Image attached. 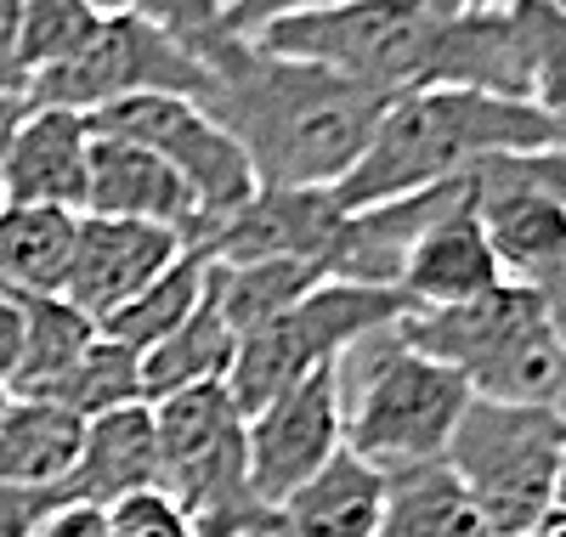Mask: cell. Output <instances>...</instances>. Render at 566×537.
Wrapping results in <instances>:
<instances>
[{"label":"cell","instance_id":"cell-33","mask_svg":"<svg viewBox=\"0 0 566 537\" xmlns=\"http://www.w3.org/2000/svg\"><path fill=\"white\" fill-rule=\"evenodd\" d=\"M323 7H340V0H221L227 29L239 40H255L261 29L283 23V18H301V12H323Z\"/></svg>","mask_w":566,"mask_h":537},{"label":"cell","instance_id":"cell-41","mask_svg":"<svg viewBox=\"0 0 566 537\" xmlns=\"http://www.w3.org/2000/svg\"><path fill=\"white\" fill-rule=\"evenodd\" d=\"M80 7H91V12H103V18H114V12H130V0H80Z\"/></svg>","mask_w":566,"mask_h":537},{"label":"cell","instance_id":"cell-3","mask_svg":"<svg viewBox=\"0 0 566 537\" xmlns=\"http://www.w3.org/2000/svg\"><path fill=\"white\" fill-rule=\"evenodd\" d=\"M397 334L431 362L453 368L476 402L566 408V351L533 283H499L470 306L408 312Z\"/></svg>","mask_w":566,"mask_h":537},{"label":"cell","instance_id":"cell-9","mask_svg":"<svg viewBox=\"0 0 566 537\" xmlns=\"http://www.w3.org/2000/svg\"><path fill=\"white\" fill-rule=\"evenodd\" d=\"M205 91H210V69L199 57H187L170 34L142 23L136 12H114L103 18L97 40L74 63L34 74L23 96L34 108L97 114L130 103V96H193V103H205Z\"/></svg>","mask_w":566,"mask_h":537},{"label":"cell","instance_id":"cell-37","mask_svg":"<svg viewBox=\"0 0 566 537\" xmlns=\"http://www.w3.org/2000/svg\"><path fill=\"white\" fill-rule=\"evenodd\" d=\"M18 362H23V301L0 288V385L7 390L18 379Z\"/></svg>","mask_w":566,"mask_h":537},{"label":"cell","instance_id":"cell-7","mask_svg":"<svg viewBox=\"0 0 566 537\" xmlns=\"http://www.w3.org/2000/svg\"><path fill=\"white\" fill-rule=\"evenodd\" d=\"M408 295L402 288H363V283H335L323 277L306 301H295L277 323L255 328L250 339H239V357H232L227 390L239 413L250 419L261 402H272L277 390H290L295 379L340 362L346 351H357L368 334L397 328L408 317Z\"/></svg>","mask_w":566,"mask_h":537},{"label":"cell","instance_id":"cell-2","mask_svg":"<svg viewBox=\"0 0 566 537\" xmlns=\"http://www.w3.org/2000/svg\"><path fill=\"white\" fill-rule=\"evenodd\" d=\"M555 141V125L533 103H504L482 91H402L386 103L352 176L335 187V204L346 215L391 204L408 192L459 181L493 154H538Z\"/></svg>","mask_w":566,"mask_h":537},{"label":"cell","instance_id":"cell-26","mask_svg":"<svg viewBox=\"0 0 566 537\" xmlns=\"http://www.w3.org/2000/svg\"><path fill=\"white\" fill-rule=\"evenodd\" d=\"M210 283H216L227 328L239 339H250L255 328L277 323L295 301H306L323 283V272L306 261H250V266H216L210 261Z\"/></svg>","mask_w":566,"mask_h":537},{"label":"cell","instance_id":"cell-5","mask_svg":"<svg viewBox=\"0 0 566 537\" xmlns=\"http://www.w3.org/2000/svg\"><path fill=\"white\" fill-rule=\"evenodd\" d=\"M165 493L193 520V537H272V509L250 486V419L227 379L154 402Z\"/></svg>","mask_w":566,"mask_h":537},{"label":"cell","instance_id":"cell-17","mask_svg":"<svg viewBox=\"0 0 566 537\" xmlns=\"http://www.w3.org/2000/svg\"><path fill=\"white\" fill-rule=\"evenodd\" d=\"M499 283H510V277L493 255L488 232H482V215L470 204V192H464V204H453L442 221H431L419 232V243L402 261V277H397V288L408 295L413 312L470 306V301L493 295Z\"/></svg>","mask_w":566,"mask_h":537},{"label":"cell","instance_id":"cell-39","mask_svg":"<svg viewBox=\"0 0 566 537\" xmlns=\"http://www.w3.org/2000/svg\"><path fill=\"white\" fill-rule=\"evenodd\" d=\"M23 108H29V96H0V204H7V141H12Z\"/></svg>","mask_w":566,"mask_h":537},{"label":"cell","instance_id":"cell-30","mask_svg":"<svg viewBox=\"0 0 566 537\" xmlns=\"http://www.w3.org/2000/svg\"><path fill=\"white\" fill-rule=\"evenodd\" d=\"M130 12L142 23H154L159 34H170L181 52L199 57L205 69H216L232 45H239V34L227 29L221 0H130Z\"/></svg>","mask_w":566,"mask_h":537},{"label":"cell","instance_id":"cell-43","mask_svg":"<svg viewBox=\"0 0 566 537\" xmlns=\"http://www.w3.org/2000/svg\"><path fill=\"white\" fill-rule=\"evenodd\" d=\"M560 509H566V464H560Z\"/></svg>","mask_w":566,"mask_h":537},{"label":"cell","instance_id":"cell-6","mask_svg":"<svg viewBox=\"0 0 566 537\" xmlns=\"http://www.w3.org/2000/svg\"><path fill=\"white\" fill-rule=\"evenodd\" d=\"M442 459L464 481V493L476 498L493 537H527L538 520L560 509L566 408L470 397Z\"/></svg>","mask_w":566,"mask_h":537},{"label":"cell","instance_id":"cell-34","mask_svg":"<svg viewBox=\"0 0 566 537\" xmlns=\"http://www.w3.org/2000/svg\"><path fill=\"white\" fill-rule=\"evenodd\" d=\"M52 509H57V493H40V486H0V537H34Z\"/></svg>","mask_w":566,"mask_h":537},{"label":"cell","instance_id":"cell-22","mask_svg":"<svg viewBox=\"0 0 566 537\" xmlns=\"http://www.w3.org/2000/svg\"><path fill=\"white\" fill-rule=\"evenodd\" d=\"M85 442V419L45 397H12L0 419V486H40L57 493Z\"/></svg>","mask_w":566,"mask_h":537},{"label":"cell","instance_id":"cell-25","mask_svg":"<svg viewBox=\"0 0 566 537\" xmlns=\"http://www.w3.org/2000/svg\"><path fill=\"white\" fill-rule=\"evenodd\" d=\"M23 301V362L12 379V397H45L63 373L80 368V357L97 346V323L63 295H18Z\"/></svg>","mask_w":566,"mask_h":537},{"label":"cell","instance_id":"cell-20","mask_svg":"<svg viewBox=\"0 0 566 537\" xmlns=\"http://www.w3.org/2000/svg\"><path fill=\"white\" fill-rule=\"evenodd\" d=\"M386 470L340 448L272 509V537H380Z\"/></svg>","mask_w":566,"mask_h":537},{"label":"cell","instance_id":"cell-40","mask_svg":"<svg viewBox=\"0 0 566 537\" xmlns=\"http://www.w3.org/2000/svg\"><path fill=\"white\" fill-rule=\"evenodd\" d=\"M527 537H566V509H555L549 520H538V526H533Z\"/></svg>","mask_w":566,"mask_h":537},{"label":"cell","instance_id":"cell-35","mask_svg":"<svg viewBox=\"0 0 566 537\" xmlns=\"http://www.w3.org/2000/svg\"><path fill=\"white\" fill-rule=\"evenodd\" d=\"M23 7L29 0H0V96H23V57H18V40H23Z\"/></svg>","mask_w":566,"mask_h":537},{"label":"cell","instance_id":"cell-36","mask_svg":"<svg viewBox=\"0 0 566 537\" xmlns=\"http://www.w3.org/2000/svg\"><path fill=\"white\" fill-rule=\"evenodd\" d=\"M34 537H114L108 509H91V504H57L52 515L40 520Z\"/></svg>","mask_w":566,"mask_h":537},{"label":"cell","instance_id":"cell-44","mask_svg":"<svg viewBox=\"0 0 566 537\" xmlns=\"http://www.w3.org/2000/svg\"><path fill=\"white\" fill-rule=\"evenodd\" d=\"M476 7H504V0H476Z\"/></svg>","mask_w":566,"mask_h":537},{"label":"cell","instance_id":"cell-23","mask_svg":"<svg viewBox=\"0 0 566 537\" xmlns=\"http://www.w3.org/2000/svg\"><path fill=\"white\" fill-rule=\"evenodd\" d=\"M232 357H239V334L227 328L221 301H216V283L205 277L199 306L181 317L176 334H165L159 346L142 357V402L154 408V402L176 397V390H193V385L227 379V373H232Z\"/></svg>","mask_w":566,"mask_h":537},{"label":"cell","instance_id":"cell-19","mask_svg":"<svg viewBox=\"0 0 566 537\" xmlns=\"http://www.w3.org/2000/svg\"><path fill=\"white\" fill-rule=\"evenodd\" d=\"M85 165H91L85 114L29 103L7 141V204H45L85 215Z\"/></svg>","mask_w":566,"mask_h":537},{"label":"cell","instance_id":"cell-45","mask_svg":"<svg viewBox=\"0 0 566 537\" xmlns=\"http://www.w3.org/2000/svg\"><path fill=\"white\" fill-rule=\"evenodd\" d=\"M555 7H560V12H566V0H555Z\"/></svg>","mask_w":566,"mask_h":537},{"label":"cell","instance_id":"cell-42","mask_svg":"<svg viewBox=\"0 0 566 537\" xmlns=\"http://www.w3.org/2000/svg\"><path fill=\"white\" fill-rule=\"evenodd\" d=\"M7 408H12V390H7V385H0V419H7Z\"/></svg>","mask_w":566,"mask_h":537},{"label":"cell","instance_id":"cell-10","mask_svg":"<svg viewBox=\"0 0 566 537\" xmlns=\"http://www.w3.org/2000/svg\"><path fill=\"white\" fill-rule=\"evenodd\" d=\"M85 125L97 136L136 141V148H148L154 159H165L187 187H193L205 215L239 210L255 192V176H250V159L239 154V141H232L193 96H130V103L85 114Z\"/></svg>","mask_w":566,"mask_h":537},{"label":"cell","instance_id":"cell-28","mask_svg":"<svg viewBox=\"0 0 566 537\" xmlns=\"http://www.w3.org/2000/svg\"><path fill=\"white\" fill-rule=\"evenodd\" d=\"M45 402H63L80 419H103L114 408H130V402H142V357L97 334V346L80 357L74 373H63L45 390Z\"/></svg>","mask_w":566,"mask_h":537},{"label":"cell","instance_id":"cell-11","mask_svg":"<svg viewBox=\"0 0 566 537\" xmlns=\"http://www.w3.org/2000/svg\"><path fill=\"white\" fill-rule=\"evenodd\" d=\"M346 448V385L340 362H328L250 413V486L277 509L306 475H317Z\"/></svg>","mask_w":566,"mask_h":537},{"label":"cell","instance_id":"cell-24","mask_svg":"<svg viewBox=\"0 0 566 537\" xmlns=\"http://www.w3.org/2000/svg\"><path fill=\"white\" fill-rule=\"evenodd\" d=\"M74 210L0 204V288L7 295H63L74 266Z\"/></svg>","mask_w":566,"mask_h":537},{"label":"cell","instance_id":"cell-27","mask_svg":"<svg viewBox=\"0 0 566 537\" xmlns=\"http://www.w3.org/2000/svg\"><path fill=\"white\" fill-rule=\"evenodd\" d=\"M205 277H210V261L205 255H193L187 250L154 288H142V295L130 301V306H119L114 317H103L97 328H103V339H114V346H125V351H136V357H148L165 334H176L181 328V317L199 306V295H205Z\"/></svg>","mask_w":566,"mask_h":537},{"label":"cell","instance_id":"cell-15","mask_svg":"<svg viewBox=\"0 0 566 537\" xmlns=\"http://www.w3.org/2000/svg\"><path fill=\"white\" fill-rule=\"evenodd\" d=\"M85 215H114V221H148L176 232L181 243L199 232L205 210L165 159L119 136L91 130V165H85Z\"/></svg>","mask_w":566,"mask_h":537},{"label":"cell","instance_id":"cell-31","mask_svg":"<svg viewBox=\"0 0 566 537\" xmlns=\"http://www.w3.org/2000/svg\"><path fill=\"white\" fill-rule=\"evenodd\" d=\"M533 23V108L566 141V12L555 0H522Z\"/></svg>","mask_w":566,"mask_h":537},{"label":"cell","instance_id":"cell-32","mask_svg":"<svg viewBox=\"0 0 566 537\" xmlns=\"http://www.w3.org/2000/svg\"><path fill=\"white\" fill-rule=\"evenodd\" d=\"M108 526H114V537H193V520L181 515V504L165 493V486L114 504L108 509Z\"/></svg>","mask_w":566,"mask_h":537},{"label":"cell","instance_id":"cell-13","mask_svg":"<svg viewBox=\"0 0 566 537\" xmlns=\"http://www.w3.org/2000/svg\"><path fill=\"white\" fill-rule=\"evenodd\" d=\"M413 91H482L504 103H533V23L522 0L464 7L431 40Z\"/></svg>","mask_w":566,"mask_h":537},{"label":"cell","instance_id":"cell-18","mask_svg":"<svg viewBox=\"0 0 566 537\" xmlns=\"http://www.w3.org/2000/svg\"><path fill=\"white\" fill-rule=\"evenodd\" d=\"M165 486L159 475V430H154V408L130 402L114 408L103 419H85V442L74 470L57 486V504H91V509H114L136 493Z\"/></svg>","mask_w":566,"mask_h":537},{"label":"cell","instance_id":"cell-38","mask_svg":"<svg viewBox=\"0 0 566 537\" xmlns=\"http://www.w3.org/2000/svg\"><path fill=\"white\" fill-rule=\"evenodd\" d=\"M533 288H538L544 317H549V328H555V339H560V351H566V255H560L549 272H538Z\"/></svg>","mask_w":566,"mask_h":537},{"label":"cell","instance_id":"cell-21","mask_svg":"<svg viewBox=\"0 0 566 537\" xmlns=\"http://www.w3.org/2000/svg\"><path fill=\"white\" fill-rule=\"evenodd\" d=\"M380 537H493L476 498L464 493L448 459H424L386 470V515Z\"/></svg>","mask_w":566,"mask_h":537},{"label":"cell","instance_id":"cell-8","mask_svg":"<svg viewBox=\"0 0 566 537\" xmlns=\"http://www.w3.org/2000/svg\"><path fill=\"white\" fill-rule=\"evenodd\" d=\"M437 29L442 18H431L419 0H340V7L301 12L261 29L255 45L295 63H317L380 96H402L419 85Z\"/></svg>","mask_w":566,"mask_h":537},{"label":"cell","instance_id":"cell-16","mask_svg":"<svg viewBox=\"0 0 566 537\" xmlns=\"http://www.w3.org/2000/svg\"><path fill=\"white\" fill-rule=\"evenodd\" d=\"M470 181H442V187H424V192H408V199H391V204H368V210H352L335 232L323 255V277L335 283H363V288H397L402 277V261L419 243V232L442 221L453 204H464Z\"/></svg>","mask_w":566,"mask_h":537},{"label":"cell","instance_id":"cell-12","mask_svg":"<svg viewBox=\"0 0 566 537\" xmlns=\"http://www.w3.org/2000/svg\"><path fill=\"white\" fill-rule=\"evenodd\" d=\"M346 210L335 192H277L255 187L239 210L205 215L187 250L216 266H250V261H306L323 272V255L335 243Z\"/></svg>","mask_w":566,"mask_h":537},{"label":"cell","instance_id":"cell-29","mask_svg":"<svg viewBox=\"0 0 566 537\" xmlns=\"http://www.w3.org/2000/svg\"><path fill=\"white\" fill-rule=\"evenodd\" d=\"M97 29H103V12L80 7V0H29L23 7V40H18L23 80L74 63L85 45L97 40Z\"/></svg>","mask_w":566,"mask_h":537},{"label":"cell","instance_id":"cell-1","mask_svg":"<svg viewBox=\"0 0 566 537\" xmlns=\"http://www.w3.org/2000/svg\"><path fill=\"white\" fill-rule=\"evenodd\" d=\"M386 103L391 96L277 57L255 40L232 45L205 91V114L239 141L255 187L277 192H335L363 159Z\"/></svg>","mask_w":566,"mask_h":537},{"label":"cell","instance_id":"cell-4","mask_svg":"<svg viewBox=\"0 0 566 537\" xmlns=\"http://www.w3.org/2000/svg\"><path fill=\"white\" fill-rule=\"evenodd\" d=\"M340 385H346V448L374 470L442 459L470 408L464 379L413 351L397 328L368 334L357 351H346Z\"/></svg>","mask_w":566,"mask_h":537},{"label":"cell","instance_id":"cell-14","mask_svg":"<svg viewBox=\"0 0 566 537\" xmlns=\"http://www.w3.org/2000/svg\"><path fill=\"white\" fill-rule=\"evenodd\" d=\"M181 255H187V243L176 232H165V227L114 221V215H80L74 266H69L63 301H74L91 323H103L119 306H130L142 288H154Z\"/></svg>","mask_w":566,"mask_h":537}]
</instances>
